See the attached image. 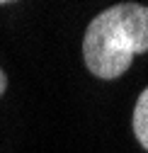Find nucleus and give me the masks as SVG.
<instances>
[{"label":"nucleus","instance_id":"f257e3e1","mask_svg":"<svg viewBox=\"0 0 148 153\" xmlns=\"http://www.w3.org/2000/svg\"><path fill=\"white\" fill-rule=\"evenodd\" d=\"M148 51V7L117 3L102 10L85 29L83 61L92 75L114 80L124 75L134 56Z\"/></svg>","mask_w":148,"mask_h":153},{"label":"nucleus","instance_id":"7ed1b4c3","mask_svg":"<svg viewBox=\"0 0 148 153\" xmlns=\"http://www.w3.org/2000/svg\"><path fill=\"white\" fill-rule=\"evenodd\" d=\"M5 90H7V75H5L3 68H0V97L5 95Z\"/></svg>","mask_w":148,"mask_h":153},{"label":"nucleus","instance_id":"f03ea898","mask_svg":"<svg viewBox=\"0 0 148 153\" xmlns=\"http://www.w3.org/2000/svg\"><path fill=\"white\" fill-rule=\"evenodd\" d=\"M131 126H134V136H136V141L148 151V88L138 95V100H136Z\"/></svg>","mask_w":148,"mask_h":153}]
</instances>
